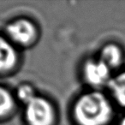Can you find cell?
<instances>
[{
	"label": "cell",
	"instance_id": "10",
	"mask_svg": "<svg viewBox=\"0 0 125 125\" xmlns=\"http://www.w3.org/2000/svg\"><path fill=\"white\" fill-rule=\"evenodd\" d=\"M119 125H125V116H123L121 118V120L119 122Z\"/></svg>",
	"mask_w": 125,
	"mask_h": 125
},
{
	"label": "cell",
	"instance_id": "8",
	"mask_svg": "<svg viewBox=\"0 0 125 125\" xmlns=\"http://www.w3.org/2000/svg\"><path fill=\"white\" fill-rule=\"evenodd\" d=\"M15 108V98L7 88L0 87V118L9 116Z\"/></svg>",
	"mask_w": 125,
	"mask_h": 125
},
{
	"label": "cell",
	"instance_id": "9",
	"mask_svg": "<svg viewBox=\"0 0 125 125\" xmlns=\"http://www.w3.org/2000/svg\"><path fill=\"white\" fill-rule=\"evenodd\" d=\"M37 94H35V90L29 84H21L16 89V98L19 101L24 104H28L35 98Z\"/></svg>",
	"mask_w": 125,
	"mask_h": 125
},
{
	"label": "cell",
	"instance_id": "2",
	"mask_svg": "<svg viewBox=\"0 0 125 125\" xmlns=\"http://www.w3.org/2000/svg\"><path fill=\"white\" fill-rule=\"evenodd\" d=\"M24 115L28 125H52L55 121V110L52 103L38 95L25 104Z\"/></svg>",
	"mask_w": 125,
	"mask_h": 125
},
{
	"label": "cell",
	"instance_id": "5",
	"mask_svg": "<svg viewBox=\"0 0 125 125\" xmlns=\"http://www.w3.org/2000/svg\"><path fill=\"white\" fill-rule=\"evenodd\" d=\"M18 62V52L8 38L0 35V73L13 70Z\"/></svg>",
	"mask_w": 125,
	"mask_h": 125
},
{
	"label": "cell",
	"instance_id": "1",
	"mask_svg": "<svg viewBox=\"0 0 125 125\" xmlns=\"http://www.w3.org/2000/svg\"><path fill=\"white\" fill-rule=\"evenodd\" d=\"M73 114L79 125H107L114 116V109L104 94L93 91L79 97Z\"/></svg>",
	"mask_w": 125,
	"mask_h": 125
},
{
	"label": "cell",
	"instance_id": "6",
	"mask_svg": "<svg viewBox=\"0 0 125 125\" xmlns=\"http://www.w3.org/2000/svg\"><path fill=\"white\" fill-rule=\"evenodd\" d=\"M99 59L104 62L111 70L118 69L123 64L124 53L121 47L115 43H109L102 47Z\"/></svg>",
	"mask_w": 125,
	"mask_h": 125
},
{
	"label": "cell",
	"instance_id": "4",
	"mask_svg": "<svg viewBox=\"0 0 125 125\" xmlns=\"http://www.w3.org/2000/svg\"><path fill=\"white\" fill-rule=\"evenodd\" d=\"M83 76L86 82L94 87L108 86L112 75V70L100 59H91L83 66Z\"/></svg>",
	"mask_w": 125,
	"mask_h": 125
},
{
	"label": "cell",
	"instance_id": "7",
	"mask_svg": "<svg viewBox=\"0 0 125 125\" xmlns=\"http://www.w3.org/2000/svg\"><path fill=\"white\" fill-rule=\"evenodd\" d=\"M107 87L115 102L125 108V70L113 75Z\"/></svg>",
	"mask_w": 125,
	"mask_h": 125
},
{
	"label": "cell",
	"instance_id": "3",
	"mask_svg": "<svg viewBox=\"0 0 125 125\" xmlns=\"http://www.w3.org/2000/svg\"><path fill=\"white\" fill-rule=\"evenodd\" d=\"M8 39L14 45L21 46L30 45L37 38V28L32 21L25 18L16 19L6 27Z\"/></svg>",
	"mask_w": 125,
	"mask_h": 125
}]
</instances>
